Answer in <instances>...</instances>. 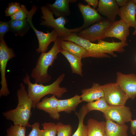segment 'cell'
Segmentation results:
<instances>
[{"instance_id": "cell-13", "label": "cell", "mask_w": 136, "mask_h": 136, "mask_svg": "<svg viewBox=\"0 0 136 136\" xmlns=\"http://www.w3.org/2000/svg\"><path fill=\"white\" fill-rule=\"evenodd\" d=\"M78 6L83 19V23L81 26L82 30L104 18L95 9L88 5H84L80 2L78 4Z\"/></svg>"}, {"instance_id": "cell-30", "label": "cell", "mask_w": 136, "mask_h": 136, "mask_svg": "<svg viewBox=\"0 0 136 136\" xmlns=\"http://www.w3.org/2000/svg\"><path fill=\"white\" fill-rule=\"evenodd\" d=\"M29 12L25 6L23 4L21 5V8L16 13L10 17L11 20H23L26 19Z\"/></svg>"}, {"instance_id": "cell-36", "label": "cell", "mask_w": 136, "mask_h": 136, "mask_svg": "<svg viewBox=\"0 0 136 136\" xmlns=\"http://www.w3.org/2000/svg\"><path fill=\"white\" fill-rule=\"evenodd\" d=\"M115 1L119 7H122L126 5L128 0H115Z\"/></svg>"}, {"instance_id": "cell-27", "label": "cell", "mask_w": 136, "mask_h": 136, "mask_svg": "<svg viewBox=\"0 0 136 136\" xmlns=\"http://www.w3.org/2000/svg\"><path fill=\"white\" fill-rule=\"evenodd\" d=\"M42 125L43 129L41 130V136H56L57 132L56 124L52 122H45Z\"/></svg>"}, {"instance_id": "cell-22", "label": "cell", "mask_w": 136, "mask_h": 136, "mask_svg": "<svg viewBox=\"0 0 136 136\" xmlns=\"http://www.w3.org/2000/svg\"><path fill=\"white\" fill-rule=\"evenodd\" d=\"M106 122L99 121L94 119H89L87 125L88 136H106Z\"/></svg>"}, {"instance_id": "cell-2", "label": "cell", "mask_w": 136, "mask_h": 136, "mask_svg": "<svg viewBox=\"0 0 136 136\" xmlns=\"http://www.w3.org/2000/svg\"><path fill=\"white\" fill-rule=\"evenodd\" d=\"M20 86L16 94L18 100L17 107L3 112V115L6 119L12 121L14 125L31 127L29 121L32 114V101L28 96L24 84L21 83Z\"/></svg>"}, {"instance_id": "cell-37", "label": "cell", "mask_w": 136, "mask_h": 136, "mask_svg": "<svg viewBox=\"0 0 136 136\" xmlns=\"http://www.w3.org/2000/svg\"><path fill=\"white\" fill-rule=\"evenodd\" d=\"M132 35L133 36H134L136 35V28L134 30L133 32L132 33Z\"/></svg>"}, {"instance_id": "cell-19", "label": "cell", "mask_w": 136, "mask_h": 136, "mask_svg": "<svg viewBox=\"0 0 136 136\" xmlns=\"http://www.w3.org/2000/svg\"><path fill=\"white\" fill-rule=\"evenodd\" d=\"M106 136H128V126L125 124H120L110 119H106Z\"/></svg>"}, {"instance_id": "cell-18", "label": "cell", "mask_w": 136, "mask_h": 136, "mask_svg": "<svg viewBox=\"0 0 136 136\" xmlns=\"http://www.w3.org/2000/svg\"><path fill=\"white\" fill-rule=\"evenodd\" d=\"M81 93L82 101L88 103L104 97V92L102 85L97 83H93L91 88L82 90Z\"/></svg>"}, {"instance_id": "cell-20", "label": "cell", "mask_w": 136, "mask_h": 136, "mask_svg": "<svg viewBox=\"0 0 136 136\" xmlns=\"http://www.w3.org/2000/svg\"><path fill=\"white\" fill-rule=\"evenodd\" d=\"M82 102L81 95L77 94L67 99H58V111L59 113L64 112L67 113H71L75 111L78 105Z\"/></svg>"}, {"instance_id": "cell-4", "label": "cell", "mask_w": 136, "mask_h": 136, "mask_svg": "<svg viewBox=\"0 0 136 136\" xmlns=\"http://www.w3.org/2000/svg\"><path fill=\"white\" fill-rule=\"evenodd\" d=\"M60 39L58 37L50 50L47 52L41 53L38 58L36 66L31 74V77L37 83L42 84L51 80V76L48 73V69L52 65L57 58V55L62 50Z\"/></svg>"}, {"instance_id": "cell-9", "label": "cell", "mask_w": 136, "mask_h": 136, "mask_svg": "<svg viewBox=\"0 0 136 136\" xmlns=\"http://www.w3.org/2000/svg\"><path fill=\"white\" fill-rule=\"evenodd\" d=\"M112 22L104 18L76 34L78 36L93 43L104 39L105 34Z\"/></svg>"}, {"instance_id": "cell-1", "label": "cell", "mask_w": 136, "mask_h": 136, "mask_svg": "<svg viewBox=\"0 0 136 136\" xmlns=\"http://www.w3.org/2000/svg\"><path fill=\"white\" fill-rule=\"evenodd\" d=\"M76 33H73L65 37L60 39L72 41L82 47L87 51L86 58L110 57L107 54L114 57H116L117 55L114 52L121 53L124 52V48L128 45V43L121 42H115L113 41L110 42L102 39L98 40L97 43H94L78 36Z\"/></svg>"}, {"instance_id": "cell-23", "label": "cell", "mask_w": 136, "mask_h": 136, "mask_svg": "<svg viewBox=\"0 0 136 136\" xmlns=\"http://www.w3.org/2000/svg\"><path fill=\"white\" fill-rule=\"evenodd\" d=\"M10 31L16 36L22 37L28 32L30 28L26 19L23 20H14L11 19L8 21Z\"/></svg>"}, {"instance_id": "cell-38", "label": "cell", "mask_w": 136, "mask_h": 136, "mask_svg": "<svg viewBox=\"0 0 136 136\" xmlns=\"http://www.w3.org/2000/svg\"><path fill=\"white\" fill-rule=\"evenodd\" d=\"M133 1L136 4V0H133Z\"/></svg>"}, {"instance_id": "cell-34", "label": "cell", "mask_w": 136, "mask_h": 136, "mask_svg": "<svg viewBox=\"0 0 136 136\" xmlns=\"http://www.w3.org/2000/svg\"><path fill=\"white\" fill-rule=\"evenodd\" d=\"M130 122V131L132 134L135 135L136 133V119L133 120L132 119Z\"/></svg>"}, {"instance_id": "cell-28", "label": "cell", "mask_w": 136, "mask_h": 136, "mask_svg": "<svg viewBox=\"0 0 136 136\" xmlns=\"http://www.w3.org/2000/svg\"><path fill=\"white\" fill-rule=\"evenodd\" d=\"M26 127L19 125H11L7 129L5 136H25Z\"/></svg>"}, {"instance_id": "cell-15", "label": "cell", "mask_w": 136, "mask_h": 136, "mask_svg": "<svg viewBox=\"0 0 136 136\" xmlns=\"http://www.w3.org/2000/svg\"><path fill=\"white\" fill-rule=\"evenodd\" d=\"M136 4L133 0H128L126 5L121 7L118 15L120 20L131 27L136 28Z\"/></svg>"}, {"instance_id": "cell-29", "label": "cell", "mask_w": 136, "mask_h": 136, "mask_svg": "<svg viewBox=\"0 0 136 136\" xmlns=\"http://www.w3.org/2000/svg\"><path fill=\"white\" fill-rule=\"evenodd\" d=\"M57 136H71L72 132V128L70 124H65L61 122L57 124Z\"/></svg>"}, {"instance_id": "cell-8", "label": "cell", "mask_w": 136, "mask_h": 136, "mask_svg": "<svg viewBox=\"0 0 136 136\" xmlns=\"http://www.w3.org/2000/svg\"><path fill=\"white\" fill-rule=\"evenodd\" d=\"M104 98L109 106L124 105L129 99L127 94L116 82L102 85Z\"/></svg>"}, {"instance_id": "cell-3", "label": "cell", "mask_w": 136, "mask_h": 136, "mask_svg": "<svg viewBox=\"0 0 136 136\" xmlns=\"http://www.w3.org/2000/svg\"><path fill=\"white\" fill-rule=\"evenodd\" d=\"M65 76L64 74H62L53 83L49 85H44L36 82L32 83L30 81L29 76L26 74L23 81L28 86L27 91L29 97L32 101V108L35 109L40 99L46 95L52 94L60 98L67 92L65 87H61L60 86Z\"/></svg>"}, {"instance_id": "cell-14", "label": "cell", "mask_w": 136, "mask_h": 136, "mask_svg": "<svg viewBox=\"0 0 136 136\" xmlns=\"http://www.w3.org/2000/svg\"><path fill=\"white\" fill-rule=\"evenodd\" d=\"M97 11L106 18L113 22L118 15L120 8L115 0H99Z\"/></svg>"}, {"instance_id": "cell-12", "label": "cell", "mask_w": 136, "mask_h": 136, "mask_svg": "<svg viewBox=\"0 0 136 136\" xmlns=\"http://www.w3.org/2000/svg\"><path fill=\"white\" fill-rule=\"evenodd\" d=\"M130 27L120 20L113 22L106 31L104 39L108 37L117 38L124 43H126L129 34Z\"/></svg>"}, {"instance_id": "cell-10", "label": "cell", "mask_w": 136, "mask_h": 136, "mask_svg": "<svg viewBox=\"0 0 136 136\" xmlns=\"http://www.w3.org/2000/svg\"><path fill=\"white\" fill-rule=\"evenodd\" d=\"M103 116L120 124H125L132 119V113L129 107L124 105L109 106Z\"/></svg>"}, {"instance_id": "cell-32", "label": "cell", "mask_w": 136, "mask_h": 136, "mask_svg": "<svg viewBox=\"0 0 136 136\" xmlns=\"http://www.w3.org/2000/svg\"><path fill=\"white\" fill-rule=\"evenodd\" d=\"M10 31L9 23L8 22L0 21V40L4 39L5 34Z\"/></svg>"}, {"instance_id": "cell-21", "label": "cell", "mask_w": 136, "mask_h": 136, "mask_svg": "<svg viewBox=\"0 0 136 136\" xmlns=\"http://www.w3.org/2000/svg\"><path fill=\"white\" fill-rule=\"evenodd\" d=\"M60 43L62 49L82 58H86L87 51L81 46L72 41H64L60 39Z\"/></svg>"}, {"instance_id": "cell-26", "label": "cell", "mask_w": 136, "mask_h": 136, "mask_svg": "<svg viewBox=\"0 0 136 136\" xmlns=\"http://www.w3.org/2000/svg\"><path fill=\"white\" fill-rule=\"evenodd\" d=\"M85 105L89 112L93 110H97L103 114L106 112L109 107L104 97L94 101L88 103Z\"/></svg>"}, {"instance_id": "cell-11", "label": "cell", "mask_w": 136, "mask_h": 136, "mask_svg": "<svg viewBox=\"0 0 136 136\" xmlns=\"http://www.w3.org/2000/svg\"><path fill=\"white\" fill-rule=\"evenodd\" d=\"M117 83L127 94L129 98L134 100L136 97V75L117 72Z\"/></svg>"}, {"instance_id": "cell-6", "label": "cell", "mask_w": 136, "mask_h": 136, "mask_svg": "<svg viewBox=\"0 0 136 136\" xmlns=\"http://www.w3.org/2000/svg\"><path fill=\"white\" fill-rule=\"evenodd\" d=\"M37 8V6L33 5L31 9L29 11L26 20L30 27L35 32L38 40L39 47L36 50L38 53H41L46 52L50 44L52 42H54L59 37V35L54 29L50 32L47 31V33H44L38 30L35 27L32 23V18L33 14L36 13Z\"/></svg>"}, {"instance_id": "cell-17", "label": "cell", "mask_w": 136, "mask_h": 136, "mask_svg": "<svg viewBox=\"0 0 136 136\" xmlns=\"http://www.w3.org/2000/svg\"><path fill=\"white\" fill-rule=\"evenodd\" d=\"M77 0H56L53 4H47L46 6L58 18L66 17L70 15L69 4L74 3Z\"/></svg>"}, {"instance_id": "cell-16", "label": "cell", "mask_w": 136, "mask_h": 136, "mask_svg": "<svg viewBox=\"0 0 136 136\" xmlns=\"http://www.w3.org/2000/svg\"><path fill=\"white\" fill-rule=\"evenodd\" d=\"M58 100L54 95L49 97H46L37 104L36 107L48 113L53 119L59 120L60 115L58 110Z\"/></svg>"}, {"instance_id": "cell-31", "label": "cell", "mask_w": 136, "mask_h": 136, "mask_svg": "<svg viewBox=\"0 0 136 136\" xmlns=\"http://www.w3.org/2000/svg\"><path fill=\"white\" fill-rule=\"evenodd\" d=\"M20 4L18 2H11L5 10V16L11 17L16 13L20 8Z\"/></svg>"}, {"instance_id": "cell-5", "label": "cell", "mask_w": 136, "mask_h": 136, "mask_svg": "<svg viewBox=\"0 0 136 136\" xmlns=\"http://www.w3.org/2000/svg\"><path fill=\"white\" fill-rule=\"evenodd\" d=\"M40 8L42 14L41 18L44 20H40L41 25L55 29L58 33L60 39L65 37L73 33L79 32L82 30L81 26L72 29L66 28L65 25L69 21L66 17H60L55 19L53 12L46 5L43 6Z\"/></svg>"}, {"instance_id": "cell-33", "label": "cell", "mask_w": 136, "mask_h": 136, "mask_svg": "<svg viewBox=\"0 0 136 136\" xmlns=\"http://www.w3.org/2000/svg\"><path fill=\"white\" fill-rule=\"evenodd\" d=\"M31 125V130L27 136H41L39 123L36 122Z\"/></svg>"}, {"instance_id": "cell-25", "label": "cell", "mask_w": 136, "mask_h": 136, "mask_svg": "<svg viewBox=\"0 0 136 136\" xmlns=\"http://www.w3.org/2000/svg\"><path fill=\"white\" fill-rule=\"evenodd\" d=\"M89 112L83 105L78 112H76L75 115L79 120V123L77 128L72 136H88L87 125L84 123V118Z\"/></svg>"}, {"instance_id": "cell-35", "label": "cell", "mask_w": 136, "mask_h": 136, "mask_svg": "<svg viewBox=\"0 0 136 136\" xmlns=\"http://www.w3.org/2000/svg\"><path fill=\"white\" fill-rule=\"evenodd\" d=\"M84 1L87 3L88 5L92 6L93 8L95 9L98 6V0H85Z\"/></svg>"}, {"instance_id": "cell-24", "label": "cell", "mask_w": 136, "mask_h": 136, "mask_svg": "<svg viewBox=\"0 0 136 136\" xmlns=\"http://www.w3.org/2000/svg\"><path fill=\"white\" fill-rule=\"evenodd\" d=\"M60 53L65 57L70 63L72 73L83 76V64L81 61L82 58L71 54L62 49Z\"/></svg>"}, {"instance_id": "cell-7", "label": "cell", "mask_w": 136, "mask_h": 136, "mask_svg": "<svg viewBox=\"0 0 136 136\" xmlns=\"http://www.w3.org/2000/svg\"><path fill=\"white\" fill-rule=\"evenodd\" d=\"M15 56L13 50L8 46L4 39L0 40V97L2 96H7L10 94L6 77V69L8 61Z\"/></svg>"}]
</instances>
